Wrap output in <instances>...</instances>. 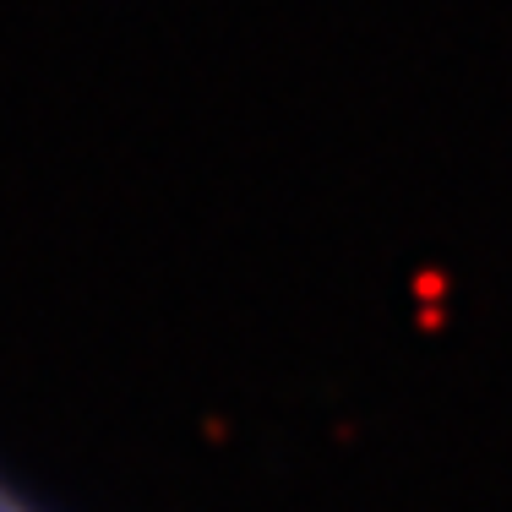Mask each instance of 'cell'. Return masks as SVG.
Returning <instances> with one entry per match:
<instances>
[{
    "label": "cell",
    "mask_w": 512,
    "mask_h": 512,
    "mask_svg": "<svg viewBox=\"0 0 512 512\" xmlns=\"http://www.w3.org/2000/svg\"><path fill=\"white\" fill-rule=\"evenodd\" d=\"M0 512H50V507H44L33 491H22V485L0 469Z\"/></svg>",
    "instance_id": "1"
}]
</instances>
